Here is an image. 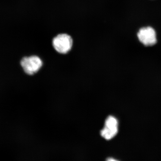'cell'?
<instances>
[{
  "mask_svg": "<svg viewBox=\"0 0 161 161\" xmlns=\"http://www.w3.org/2000/svg\"><path fill=\"white\" fill-rule=\"evenodd\" d=\"M20 65L27 75H35L43 65L42 60L37 56L24 57L20 61Z\"/></svg>",
  "mask_w": 161,
  "mask_h": 161,
  "instance_id": "1",
  "label": "cell"
},
{
  "mask_svg": "<svg viewBox=\"0 0 161 161\" xmlns=\"http://www.w3.org/2000/svg\"><path fill=\"white\" fill-rule=\"evenodd\" d=\"M53 45L56 51L61 54H66L71 49L73 40L66 34H61L55 37L53 40Z\"/></svg>",
  "mask_w": 161,
  "mask_h": 161,
  "instance_id": "2",
  "label": "cell"
},
{
  "mask_svg": "<svg viewBox=\"0 0 161 161\" xmlns=\"http://www.w3.org/2000/svg\"><path fill=\"white\" fill-rule=\"evenodd\" d=\"M118 132V122L113 116H109L105 122L104 126L100 132L101 136L107 140L114 138Z\"/></svg>",
  "mask_w": 161,
  "mask_h": 161,
  "instance_id": "3",
  "label": "cell"
},
{
  "mask_svg": "<svg viewBox=\"0 0 161 161\" xmlns=\"http://www.w3.org/2000/svg\"><path fill=\"white\" fill-rule=\"evenodd\" d=\"M137 37L141 43L145 46H153L157 42L155 31L151 27H143L140 30Z\"/></svg>",
  "mask_w": 161,
  "mask_h": 161,
  "instance_id": "4",
  "label": "cell"
},
{
  "mask_svg": "<svg viewBox=\"0 0 161 161\" xmlns=\"http://www.w3.org/2000/svg\"><path fill=\"white\" fill-rule=\"evenodd\" d=\"M106 161H119L115 159V158H110L107 159Z\"/></svg>",
  "mask_w": 161,
  "mask_h": 161,
  "instance_id": "5",
  "label": "cell"
}]
</instances>
